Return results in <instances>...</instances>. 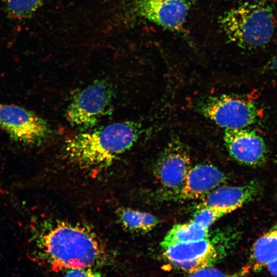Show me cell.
I'll return each instance as SVG.
<instances>
[{"label":"cell","mask_w":277,"mask_h":277,"mask_svg":"<svg viewBox=\"0 0 277 277\" xmlns=\"http://www.w3.org/2000/svg\"><path fill=\"white\" fill-rule=\"evenodd\" d=\"M140 134L141 126L136 122L114 123L69 138L65 142L64 150L71 160L81 166L104 167L130 149Z\"/></svg>","instance_id":"obj_1"},{"label":"cell","mask_w":277,"mask_h":277,"mask_svg":"<svg viewBox=\"0 0 277 277\" xmlns=\"http://www.w3.org/2000/svg\"><path fill=\"white\" fill-rule=\"evenodd\" d=\"M43 254L54 270L90 268L103 256V250L93 232L78 225L61 223L44 233Z\"/></svg>","instance_id":"obj_2"},{"label":"cell","mask_w":277,"mask_h":277,"mask_svg":"<svg viewBox=\"0 0 277 277\" xmlns=\"http://www.w3.org/2000/svg\"><path fill=\"white\" fill-rule=\"evenodd\" d=\"M228 38L246 49L266 45L274 32V18L270 4L263 1L246 2L227 11L221 19Z\"/></svg>","instance_id":"obj_3"},{"label":"cell","mask_w":277,"mask_h":277,"mask_svg":"<svg viewBox=\"0 0 277 277\" xmlns=\"http://www.w3.org/2000/svg\"><path fill=\"white\" fill-rule=\"evenodd\" d=\"M200 113L225 129L245 128L255 123L259 111L254 103L234 94L210 96L197 105Z\"/></svg>","instance_id":"obj_4"},{"label":"cell","mask_w":277,"mask_h":277,"mask_svg":"<svg viewBox=\"0 0 277 277\" xmlns=\"http://www.w3.org/2000/svg\"><path fill=\"white\" fill-rule=\"evenodd\" d=\"M113 96L110 84L95 82L73 96L66 111V118L72 125L82 129L92 128L108 113Z\"/></svg>","instance_id":"obj_5"},{"label":"cell","mask_w":277,"mask_h":277,"mask_svg":"<svg viewBox=\"0 0 277 277\" xmlns=\"http://www.w3.org/2000/svg\"><path fill=\"white\" fill-rule=\"evenodd\" d=\"M0 127L13 141L38 146L51 134L48 123L34 112L21 106L0 103Z\"/></svg>","instance_id":"obj_6"},{"label":"cell","mask_w":277,"mask_h":277,"mask_svg":"<svg viewBox=\"0 0 277 277\" xmlns=\"http://www.w3.org/2000/svg\"><path fill=\"white\" fill-rule=\"evenodd\" d=\"M191 168L188 148L175 137L168 143L158 157L155 173L165 190L179 195Z\"/></svg>","instance_id":"obj_7"},{"label":"cell","mask_w":277,"mask_h":277,"mask_svg":"<svg viewBox=\"0 0 277 277\" xmlns=\"http://www.w3.org/2000/svg\"><path fill=\"white\" fill-rule=\"evenodd\" d=\"M197 0H135L134 10L138 16L164 28L177 30Z\"/></svg>","instance_id":"obj_8"},{"label":"cell","mask_w":277,"mask_h":277,"mask_svg":"<svg viewBox=\"0 0 277 277\" xmlns=\"http://www.w3.org/2000/svg\"><path fill=\"white\" fill-rule=\"evenodd\" d=\"M225 146L234 161L245 165L258 167L266 161L268 150L264 139L253 130L225 129Z\"/></svg>","instance_id":"obj_9"},{"label":"cell","mask_w":277,"mask_h":277,"mask_svg":"<svg viewBox=\"0 0 277 277\" xmlns=\"http://www.w3.org/2000/svg\"><path fill=\"white\" fill-rule=\"evenodd\" d=\"M163 254L174 266L192 274L209 267L217 257L216 249L208 239L171 245L164 249Z\"/></svg>","instance_id":"obj_10"},{"label":"cell","mask_w":277,"mask_h":277,"mask_svg":"<svg viewBox=\"0 0 277 277\" xmlns=\"http://www.w3.org/2000/svg\"><path fill=\"white\" fill-rule=\"evenodd\" d=\"M227 177L216 167L200 164L191 168L179 194L184 200L198 199L225 183Z\"/></svg>","instance_id":"obj_11"},{"label":"cell","mask_w":277,"mask_h":277,"mask_svg":"<svg viewBox=\"0 0 277 277\" xmlns=\"http://www.w3.org/2000/svg\"><path fill=\"white\" fill-rule=\"evenodd\" d=\"M259 190V183L255 181L241 186H219L208 193L201 207L219 209L227 214L251 201Z\"/></svg>","instance_id":"obj_12"},{"label":"cell","mask_w":277,"mask_h":277,"mask_svg":"<svg viewBox=\"0 0 277 277\" xmlns=\"http://www.w3.org/2000/svg\"><path fill=\"white\" fill-rule=\"evenodd\" d=\"M277 259V223L253 244L250 267L254 271L261 270Z\"/></svg>","instance_id":"obj_13"},{"label":"cell","mask_w":277,"mask_h":277,"mask_svg":"<svg viewBox=\"0 0 277 277\" xmlns=\"http://www.w3.org/2000/svg\"><path fill=\"white\" fill-rule=\"evenodd\" d=\"M208 229L191 222L176 224L165 236L161 243V246L164 249L174 244L208 239Z\"/></svg>","instance_id":"obj_14"},{"label":"cell","mask_w":277,"mask_h":277,"mask_svg":"<svg viewBox=\"0 0 277 277\" xmlns=\"http://www.w3.org/2000/svg\"><path fill=\"white\" fill-rule=\"evenodd\" d=\"M117 212L120 223L124 228L130 231L147 232L159 222L156 216L146 212L130 208H122Z\"/></svg>","instance_id":"obj_15"},{"label":"cell","mask_w":277,"mask_h":277,"mask_svg":"<svg viewBox=\"0 0 277 277\" xmlns=\"http://www.w3.org/2000/svg\"><path fill=\"white\" fill-rule=\"evenodd\" d=\"M47 0H1L3 11L10 19L23 21L32 17Z\"/></svg>","instance_id":"obj_16"},{"label":"cell","mask_w":277,"mask_h":277,"mask_svg":"<svg viewBox=\"0 0 277 277\" xmlns=\"http://www.w3.org/2000/svg\"><path fill=\"white\" fill-rule=\"evenodd\" d=\"M226 214L224 211L219 209L210 207H200L194 215L193 219L190 221L203 228H208L218 219Z\"/></svg>","instance_id":"obj_17"},{"label":"cell","mask_w":277,"mask_h":277,"mask_svg":"<svg viewBox=\"0 0 277 277\" xmlns=\"http://www.w3.org/2000/svg\"><path fill=\"white\" fill-rule=\"evenodd\" d=\"M94 273L89 268H81L67 270L65 275L66 276H94L99 275V274Z\"/></svg>","instance_id":"obj_18"},{"label":"cell","mask_w":277,"mask_h":277,"mask_svg":"<svg viewBox=\"0 0 277 277\" xmlns=\"http://www.w3.org/2000/svg\"><path fill=\"white\" fill-rule=\"evenodd\" d=\"M209 267L202 269L192 273V276H226V274L223 272L215 269L209 268Z\"/></svg>","instance_id":"obj_19"},{"label":"cell","mask_w":277,"mask_h":277,"mask_svg":"<svg viewBox=\"0 0 277 277\" xmlns=\"http://www.w3.org/2000/svg\"><path fill=\"white\" fill-rule=\"evenodd\" d=\"M267 68L270 71L277 72V50L271 60L268 63Z\"/></svg>","instance_id":"obj_20"},{"label":"cell","mask_w":277,"mask_h":277,"mask_svg":"<svg viewBox=\"0 0 277 277\" xmlns=\"http://www.w3.org/2000/svg\"><path fill=\"white\" fill-rule=\"evenodd\" d=\"M268 270L271 274L277 276V259L270 263L268 265Z\"/></svg>","instance_id":"obj_21"}]
</instances>
